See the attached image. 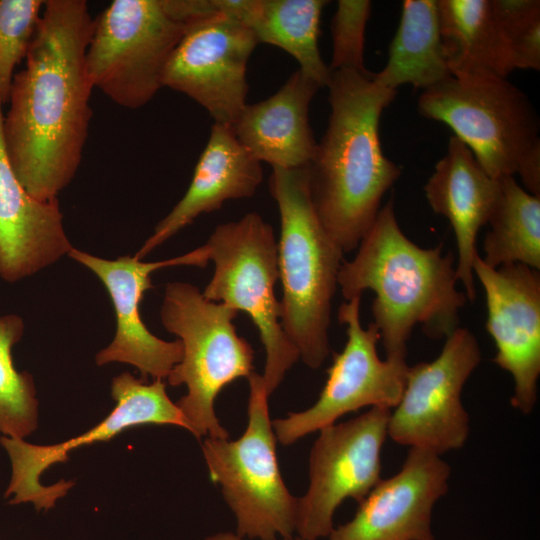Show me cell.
I'll return each instance as SVG.
<instances>
[{
  "label": "cell",
  "mask_w": 540,
  "mask_h": 540,
  "mask_svg": "<svg viewBox=\"0 0 540 540\" xmlns=\"http://www.w3.org/2000/svg\"><path fill=\"white\" fill-rule=\"evenodd\" d=\"M473 271L485 291L486 329L496 346L493 361L513 378L511 405L529 415L540 376L539 270L519 263L493 268L478 254Z\"/></svg>",
  "instance_id": "2e32d148"
},
{
  "label": "cell",
  "mask_w": 540,
  "mask_h": 540,
  "mask_svg": "<svg viewBox=\"0 0 540 540\" xmlns=\"http://www.w3.org/2000/svg\"><path fill=\"white\" fill-rule=\"evenodd\" d=\"M218 10L189 25L163 74V87L187 95L214 123L232 125L246 106L247 64L258 44L252 29Z\"/></svg>",
  "instance_id": "5bb4252c"
},
{
  "label": "cell",
  "mask_w": 540,
  "mask_h": 540,
  "mask_svg": "<svg viewBox=\"0 0 540 540\" xmlns=\"http://www.w3.org/2000/svg\"><path fill=\"white\" fill-rule=\"evenodd\" d=\"M319 88L296 70L272 96L246 104L231 125L237 140L254 158L272 168L308 166L317 146L309 107Z\"/></svg>",
  "instance_id": "44dd1931"
},
{
  "label": "cell",
  "mask_w": 540,
  "mask_h": 540,
  "mask_svg": "<svg viewBox=\"0 0 540 540\" xmlns=\"http://www.w3.org/2000/svg\"><path fill=\"white\" fill-rule=\"evenodd\" d=\"M262 179L261 162L241 145L231 125L214 123L186 193L135 256L142 260L198 216L218 210L225 201L253 196Z\"/></svg>",
  "instance_id": "ffe728a7"
},
{
  "label": "cell",
  "mask_w": 540,
  "mask_h": 540,
  "mask_svg": "<svg viewBox=\"0 0 540 540\" xmlns=\"http://www.w3.org/2000/svg\"><path fill=\"white\" fill-rule=\"evenodd\" d=\"M92 271L106 288L116 317V332L112 342L95 357L96 364L112 362L130 364L146 380L148 376L166 379L182 358L179 339L165 341L152 334L140 314V304L146 290L152 288L151 274L164 267L197 266L204 268L209 257L205 245L171 259L143 262L134 256L104 259L72 248L68 255Z\"/></svg>",
  "instance_id": "9a60e30c"
},
{
  "label": "cell",
  "mask_w": 540,
  "mask_h": 540,
  "mask_svg": "<svg viewBox=\"0 0 540 540\" xmlns=\"http://www.w3.org/2000/svg\"><path fill=\"white\" fill-rule=\"evenodd\" d=\"M371 13L367 0H339L331 22L330 72L342 69L369 74L364 65L365 30Z\"/></svg>",
  "instance_id": "f1b7e54d"
},
{
  "label": "cell",
  "mask_w": 540,
  "mask_h": 540,
  "mask_svg": "<svg viewBox=\"0 0 540 540\" xmlns=\"http://www.w3.org/2000/svg\"><path fill=\"white\" fill-rule=\"evenodd\" d=\"M441 42L456 78H507L512 56L492 0H437Z\"/></svg>",
  "instance_id": "7402d4cb"
},
{
  "label": "cell",
  "mask_w": 540,
  "mask_h": 540,
  "mask_svg": "<svg viewBox=\"0 0 540 540\" xmlns=\"http://www.w3.org/2000/svg\"><path fill=\"white\" fill-rule=\"evenodd\" d=\"M441 42L437 0H405L385 67L373 80L389 89L426 90L451 77Z\"/></svg>",
  "instance_id": "cb8c5ba5"
},
{
  "label": "cell",
  "mask_w": 540,
  "mask_h": 540,
  "mask_svg": "<svg viewBox=\"0 0 540 540\" xmlns=\"http://www.w3.org/2000/svg\"><path fill=\"white\" fill-rule=\"evenodd\" d=\"M187 26L167 0H114L94 19L85 64L93 88L128 109L163 87L166 65Z\"/></svg>",
  "instance_id": "9c48e42d"
},
{
  "label": "cell",
  "mask_w": 540,
  "mask_h": 540,
  "mask_svg": "<svg viewBox=\"0 0 540 540\" xmlns=\"http://www.w3.org/2000/svg\"><path fill=\"white\" fill-rule=\"evenodd\" d=\"M390 409L369 408L319 430L309 456V486L297 497L295 532L303 540L327 538L337 508L361 502L381 480V452Z\"/></svg>",
  "instance_id": "30bf717a"
},
{
  "label": "cell",
  "mask_w": 540,
  "mask_h": 540,
  "mask_svg": "<svg viewBox=\"0 0 540 540\" xmlns=\"http://www.w3.org/2000/svg\"><path fill=\"white\" fill-rule=\"evenodd\" d=\"M111 394L116 402L113 410L90 430L67 441L53 445H35L21 438L0 437L11 465V477L5 498L12 505L32 503L37 511L55 506L73 487L74 481L64 479L45 486L41 474L56 463H65L69 453L82 445L108 441L125 429L141 425H175L190 432V427L166 392L161 379L152 383L124 372L112 380Z\"/></svg>",
  "instance_id": "4fadbf2b"
},
{
  "label": "cell",
  "mask_w": 540,
  "mask_h": 540,
  "mask_svg": "<svg viewBox=\"0 0 540 540\" xmlns=\"http://www.w3.org/2000/svg\"><path fill=\"white\" fill-rule=\"evenodd\" d=\"M450 475L441 455L410 448L401 469L381 479L328 540H435L433 511L448 491Z\"/></svg>",
  "instance_id": "e0dca14e"
},
{
  "label": "cell",
  "mask_w": 540,
  "mask_h": 540,
  "mask_svg": "<svg viewBox=\"0 0 540 540\" xmlns=\"http://www.w3.org/2000/svg\"><path fill=\"white\" fill-rule=\"evenodd\" d=\"M454 255L443 244L421 248L398 225L394 198L380 208L351 261L343 260L338 286L350 300L365 290L375 294L373 324L386 358L405 360L415 325L432 339L448 337L459 326L467 297L457 290Z\"/></svg>",
  "instance_id": "3957f363"
},
{
  "label": "cell",
  "mask_w": 540,
  "mask_h": 540,
  "mask_svg": "<svg viewBox=\"0 0 540 540\" xmlns=\"http://www.w3.org/2000/svg\"><path fill=\"white\" fill-rule=\"evenodd\" d=\"M205 247L214 272L202 294L247 313L256 325L266 352L262 378L270 396L299 359L281 326L280 302L274 292L279 269L273 228L261 215L250 212L218 225Z\"/></svg>",
  "instance_id": "52a82bcc"
},
{
  "label": "cell",
  "mask_w": 540,
  "mask_h": 540,
  "mask_svg": "<svg viewBox=\"0 0 540 540\" xmlns=\"http://www.w3.org/2000/svg\"><path fill=\"white\" fill-rule=\"evenodd\" d=\"M237 313L206 299L193 284L171 282L165 288L161 322L178 336L183 349L166 379L172 386L187 387L176 405L198 439L229 437L215 413L216 397L228 384L254 372V351L233 323Z\"/></svg>",
  "instance_id": "5b68a950"
},
{
  "label": "cell",
  "mask_w": 540,
  "mask_h": 540,
  "mask_svg": "<svg viewBox=\"0 0 540 540\" xmlns=\"http://www.w3.org/2000/svg\"><path fill=\"white\" fill-rule=\"evenodd\" d=\"M94 19L84 0H45L3 118L11 166L26 191L57 199L80 165L92 117L85 64Z\"/></svg>",
  "instance_id": "6da1fadb"
},
{
  "label": "cell",
  "mask_w": 540,
  "mask_h": 540,
  "mask_svg": "<svg viewBox=\"0 0 540 540\" xmlns=\"http://www.w3.org/2000/svg\"><path fill=\"white\" fill-rule=\"evenodd\" d=\"M16 314L0 316V433L24 439L38 427V400L33 377L18 371L12 350L24 333Z\"/></svg>",
  "instance_id": "484cf974"
},
{
  "label": "cell",
  "mask_w": 540,
  "mask_h": 540,
  "mask_svg": "<svg viewBox=\"0 0 540 540\" xmlns=\"http://www.w3.org/2000/svg\"><path fill=\"white\" fill-rule=\"evenodd\" d=\"M232 12L254 32L258 43L281 48L299 70L320 88L331 72L319 50L320 19L325 0H233Z\"/></svg>",
  "instance_id": "603a6c76"
},
{
  "label": "cell",
  "mask_w": 540,
  "mask_h": 540,
  "mask_svg": "<svg viewBox=\"0 0 540 540\" xmlns=\"http://www.w3.org/2000/svg\"><path fill=\"white\" fill-rule=\"evenodd\" d=\"M205 540H244L242 537L232 532H220L206 537ZM283 540H303L300 537H290Z\"/></svg>",
  "instance_id": "4dcf8cb0"
},
{
  "label": "cell",
  "mask_w": 540,
  "mask_h": 540,
  "mask_svg": "<svg viewBox=\"0 0 540 540\" xmlns=\"http://www.w3.org/2000/svg\"><path fill=\"white\" fill-rule=\"evenodd\" d=\"M517 174L521 177L526 191L540 197V145L526 156Z\"/></svg>",
  "instance_id": "f546056e"
},
{
  "label": "cell",
  "mask_w": 540,
  "mask_h": 540,
  "mask_svg": "<svg viewBox=\"0 0 540 540\" xmlns=\"http://www.w3.org/2000/svg\"><path fill=\"white\" fill-rule=\"evenodd\" d=\"M514 69H540V1L492 0Z\"/></svg>",
  "instance_id": "83f0119b"
},
{
  "label": "cell",
  "mask_w": 540,
  "mask_h": 540,
  "mask_svg": "<svg viewBox=\"0 0 540 540\" xmlns=\"http://www.w3.org/2000/svg\"><path fill=\"white\" fill-rule=\"evenodd\" d=\"M331 112L326 131L307 166L315 212L343 253L357 248L380 210L401 168L381 148L379 121L397 90L363 74L331 72L327 84Z\"/></svg>",
  "instance_id": "7a4b0ae2"
},
{
  "label": "cell",
  "mask_w": 540,
  "mask_h": 540,
  "mask_svg": "<svg viewBox=\"0 0 540 540\" xmlns=\"http://www.w3.org/2000/svg\"><path fill=\"white\" fill-rule=\"evenodd\" d=\"M0 99V277L17 282L57 262L73 248L58 199L30 195L9 161Z\"/></svg>",
  "instance_id": "ac0fdd59"
},
{
  "label": "cell",
  "mask_w": 540,
  "mask_h": 540,
  "mask_svg": "<svg viewBox=\"0 0 540 540\" xmlns=\"http://www.w3.org/2000/svg\"><path fill=\"white\" fill-rule=\"evenodd\" d=\"M480 361L475 336L458 327L434 360L408 366L403 393L390 411L388 437L438 455L462 448L470 427L461 394Z\"/></svg>",
  "instance_id": "7c38bea8"
},
{
  "label": "cell",
  "mask_w": 540,
  "mask_h": 540,
  "mask_svg": "<svg viewBox=\"0 0 540 540\" xmlns=\"http://www.w3.org/2000/svg\"><path fill=\"white\" fill-rule=\"evenodd\" d=\"M360 303L361 296H357L339 307L338 320L347 327V342L340 353L334 354L317 401L301 412L272 421L280 444L291 445L361 408L392 410L398 404L408 365L405 360L379 357V331L373 323L362 327Z\"/></svg>",
  "instance_id": "8fae6325"
},
{
  "label": "cell",
  "mask_w": 540,
  "mask_h": 540,
  "mask_svg": "<svg viewBox=\"0 0 540 540\" xmlns=\"http://www.w3.org/2000/svg\"><path fill=\"white\" fill-rule=\"evenodd\" d=\"M269 192L281 220L277 242L281 326L299 359L317 369L330 352L331 303L344 253L315 212L307 166L273 168Z\"/></svg>",
  "instance_id": "277c9868"
},
{
  "label": "cell",
  "mask_w": 540,
  "mask_h": 540,
  "mask_svg": "<svg viewBox=\"0 0 540 540\" xmlns=\"http://www.w3.org/2000/svg\"><path fill=\"white\" fill-rule=\"evenodd\" d=\"M248 423L235 440L206 437L203 456L211 480L236 518V534L258 540L293 537L297 497L285 485L276 456V437L269 416L262 375L252 372Z\"/></svg>",
  "instance_id": "8992f818"
},
{
  "label": "cell",
  "mask_w": 540,
  "mask_h": 540,
  "mask_svg": "<svg viewBox=\"0 0 540 540\" xmlns=\"http://www.w3.org/2000/svg\"><path fill=\"white\" fill-rule=\"evenodd\" d=\"M424 192L431 209L446 217L453 228L457 245L456 277L463 284L467 299L474 301L476 238L480 228L488 223L498 196L499 180L487 174L462 141L451 136Z\"/></svg>",
  "instance_id": "d6986e66"
},
{
  "label": "cell",
  "mask_w": 540,
  "mask_h": 540,
  "mask_svg": "<svg viewBox=\"0 0 540 540\" xmlns=\"http://www.w3.org/2000/svg\"><path fill=\"white\" fill-rule=\"evenodd\" d=\"M498 180L482 260L493 268L519 263L539 270L540 197L520 187L514 176Z\"/></svg>",
  "instance_id": "d4e9b609"
},
{
  "label": "cell",
  "mask_w": 540,
  "mask_h": 540,
  "mask_svg": "<svg viewBox=\"0 0 540 540\" xmlns=\"http://www.w3.org/2000/svg\"><path fill=\"white\" fill-rule=\"evenodd\" d=\"M417 110L448 126L496 180L517 174L540 145L535 107L506 78L448 77L423 90Z\"/></svg>",
  "instance_id": "ba28073f"
},
{
  "label": "cell",
  "mask_w": 540,
  "mask_h": 540,
  "mask_svg": "<svg viewBox=\"0 0 540 540\" xmlns=\"http://www.w3.org/2000/svg\"><path fill=\"white\" fill-rule=\"evenodd\" d=\"M45 0H0V99L8 103L15 68L25 59Z\"/></svg>",
  "instance_id": "4316f807"
}]
</instances>
